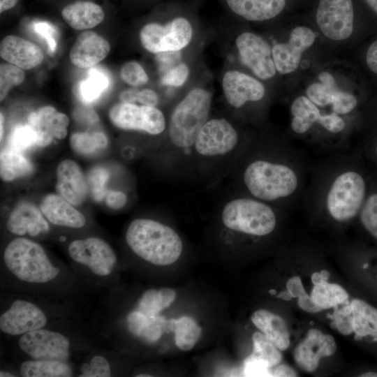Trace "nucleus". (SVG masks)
<instances>
[{
	"label": "nucleus",
	"instance_id": "f257e3e1",
	"mask_svg": "<svg viewBox=\"0 0 377 377\" xmlns=\"http://www.w3.org/2000/svg\"><path fill=\"white\" fill-rule=\"evenodd\" d=\"M324 155L323 159L311 164L301 204L336 223H349L358 216L364 202L367 183L346 151Z\"/></svg>",
	"mask_w": 377,
	"mask_h": 377
},
{
	"label": "nucleus",
	"instance_id": "f03ea898",
	"mask_svg": "<svg viewBox=\"0 0 377 377\" xmlns=\"http://www.w3.org/2000/svg\"><path fill=\"white\" fill-rule=\"evenodd\" d=\"M311 164L301 149L286 142L276 158L251 161L244 170L243 182L252 198L278 207H296L306 188Z\"/></svg>",
	"mask_w": 377,
	"mask_h": 377
},
{
	"label": "nucleus",
	"instance_id": "7ed1b4c3",
	"mask_svg": "<svg viewBox=\"0 0 377 377\" xmlns=\"http://www.w3.org/2000/svg\"><path fill=\"white\" fill-rule=\"evenodd\" d=\"M126 242L137 256L161 266L176 262L183 249L180 237L172 228L147 219H137L130 223Z\"/></svg>",
	"mask_w": 377,
	"mask_h": 377
},
{
	"label": "nucleus",
	"instance_id": "20e7f679",
	"mask_svg": "<svg viewBox=\"0 0 377 377\" xmlns=\"http://www.w3.org/2000/svg\"><path fill=\"white\" fill-rule=\"evenodd\" d=\"M3 261L13 275L29 283H48L60 272L40 245L22 237L14 239L7 245Z\"/></svg>",
	"mask_w": 377,
	"mask_h": 377
},
{
	"label": "nucleus",
	"instance_id": "39448f33",
	"mask_svg": "<svg viewBox=\"0 0 377 377\" xmlns=\"http://www.w3.org/2000/svg\"><path fill=\"white\" fill-rule=\"evenodd\" d=\"M212 93L203 88L191 90L177 105L169 124V137L175 146L188 148L207 122L212 105Z\"/></svg>",
	"mask_w": 377,
	"mask_h": 377
},
{
	"label": "nucleus",
	"instance_id": "423d86ee",
	"mask_svg": "<svg viewBox=\"0 0 377 377\" xmlns=\"http://www.w3.org/2000/svg\"><path fill=\"white\" fill-rule=\"evenodd\" d=\"M274 207L254 198H238L225 205L221 219L228 229L263 237L273 232L276 228L278 216Z\"/></svg>",
	"mask_w": 377,
	"mask_h": 377
},
{
	"label": "nucleus",
	"instance_id": "0eeeda50",
	"mask_svg": "<svg viewBox=\"0 0 377 377\" xmlns=\"http://www.w3.org/2000/svg\"><path fill=\"white\" fill-rule=\"evenodd\" d=\"M193 30L188 17L177 15L164 24H145L140 32V39L143 47L151 53L179 51L189 44Z\"/></svg>",
	"mask_w": 377,
	"mask_h": 377
},
{
	"label": "nucleus",
	"instance_id": "6e6552de",
	"mask_svg": "<svg viewBox=\"0 0 377 377\" xmlns=\"http://www.w3.org/2000/svg\"><path fill=\"white\" fill-rule=\"evenodd\" d=\"M315 20L319 30L328 39H348L354 29L353 0H318Z\"/></svg>",
	"mask_w": 377,
	"mask_h": 377
},
{
	"label": "nucleus",
	"instance_id": "1a4fd4ad",
	"mask_svg": "<svg viewBox=\"0 0 377 377\" xmlns=\"http://www.w3.org/2000/svg\"><path fill=\"white\" fill-rule=\"evenodd\" d=\"M109 117L114 125L124 130H138L158 135L165 127L163 114L152 106L121 102L111 108Z\"/></svg>",
	"mask_w": 377,
	"mask_h": 377
},
{
	"label": "nucleus",
	"instance_id": "9d476101",
	"mask_svg": "<svg viewBox=\"0 0 377 377\" xmlns=\"http://www.w3.org/2000/svg\"><path fill=\"white\" fill-rule=\"evenodd\" d=\"M68 251L73 260L100 276L111 274L117 262L113 249L98 237L74 240L70 243Z\"/></svg>",
	"mask_w": 377,
	"mask_h": 377
},
{
	"label": "nucleus",
	"instance_id": "9b49d317",
	"mask_svg": "<svg viewBox=\"0 0 377 377\" xmlns=\"http://www.w3.org/2000/svg\"><path fill=\"white\" fill-rule=\"evenodd\" d=\"M20 349L34 360L65 362L69 357L70 341L63 334L47 329H38L21 335Z\"/></svg>",
	"mask_w": 377,
	"mask_h": 377
},
{
	"label": "nucleus",
	"instance_id": "f8f14e48",
	"mask_svg": "<svg viewBox=\"0 0 377 377\" xmlns=\"http://www.w3.org/2000/svg\"><path fill=\"white\" fill-rule=\"evenodd\" d=\"M241 61L262 80L273 77L276 72L272 47L261 36L243 32L235 40Z\"/></svg>",
	"mask_w": 377,
	"mask_h": 377
},
{
	"label": "nucleus",
	"instance_id": "ddd939ff",
	"mask_svg": "<svg viewBox=\"0 0 377 377\" xmlns=\"http://www.w3.org/2000/svg\"><path fill=\"white\" fill-rule=\"evenodd\" d=\"M239 134L226 119L207 120L194 142L196 151L205 156H216L231 152L238 145Z\"/></svg>",
	"mask_w": 377,
	"mask_h": 377
},
{
	"label": "nucleus",
	"instance_id": "4468645a",
	"mask_svg": "<svg viewBox=\"0 0 377 377\" xmlns=\"http://www.w3.org/2000/svg\"><path fill=\"white\" fill-rule=\"evenodd\" d=\"M316 34L307 26L294 27L287 43H278L272 47L273 60L277 72L288 75L299 67L302 55L314 43Z\"/></svg>",
	"mask_w": 377,
	"mask_h": 377
},
{
	"label": "nucleus",
	"instance_id": "2eb2a0df",
	"mask_svg": "<svg viewBox=\"0 0 377 377\" xmlns=\"http://www.w3.org/2000/svg\"><path fill=\"white\" fill-rule=\"evenodd\" d=\"M47 319L45 313L32 302L17 300L0 316V330L6 334L22 335L43 328Z\"/></svg>",
	"mask_w": 377,
	"mask_h": 377
},
{
	"label": "nucleus",
	"instance_id": "dca6fc26",
	"mask_svg": "<svg viewBox=\"0 0 377 377\" xmlns=\"http://www.w3.org/2000/svg\"><path fill=\"white\" fill-rule=\"evenodd\" d=\"M222 88L228 103L239 108L249 102H258L265 95L262 82L238 71H227L222 79Z\"/></svg>",
	"mask_w": 377,
	"mask_h": 377
},
{
	"label": "nucleus",
	"instance_id": "f3484780",
	"mask_svg": "<svg viewBox=\"0 0 377 377\" xmlns=\"http://www.w3.org/2000/svg\"><path fill=\"white\" fill-rule=\"evenodd\" d=\"M28 124L36 134L37 145L46 147L54 139H63L67 135L69 119L54 107L46 105L29 114Z\"/></svg>",
	"mask_w": 377,
	"mask_h": 377
},
{
	"label": "nucleus",
	"instance_id": "a211bd4d",
	"mask_svg": "<svg viewBox=\"0 0 377 377\" xmlns=\"http://www.w3.org/2000/svg\"><path fill=\"white\" fill-rule=\"evenodd\" d=\"M334 339L330 334H324L320 330L311 329L306 339L295 350V360L302 369L314 371L320 359L332 355L336 351Z\"/></svg>",
	"mask_w": 377,
	"mask_h": 377
},
{
	"label": "nucleus",
	"instance_id": "6ab92c4d",
	"mask_svg": "<svg viewBox=\"0 0 377 377\" xmlns=\"http://www.w3.org/2000/svg\"><path fill=\"white\" fill-rule=\"evenodd\" d=\"M109 42L91 31L82 32L77 38L69 54L71 63L79 68H90L98 64L109 54Z\"/></svg>",
	"mask_w": 377,
	"mask_h": 377
},
{
	"label": "nucleus",
	"instance_id": "aec40b11",
	"mask_svg": "<svg viewBox=\"0 0 377 377\" xmlns=\"http://www.w3.org/2000/svg\"><path fill=\"white\" fill-rule=\"evenodd\" d=\"M58 194L73 205H79L84 200L88 186L80 166L72 160L61 161L57 168Z\"/></svg>",
	"mask_w": 377,
	"mask_h": 377
},
{
	"label": "nucleus",
	"instance_id": "412c9836",
	"mask_svg": "<svg viewBox=\"0 0 377 377\" xmlns=\"http://www.w3.org/2000/svg\"><path fill=\"white\" fill-rule=\"evenodd\" d=\"M0 55L8 63L24 70L36 67L44 57L43 51L36 44L14 35L7 36L1 40Z\"/></svg>",
	"mask_w": 377,
	"mask_h": 377
},
{
	"label": "nucleus",
	"instance_id": "4be33fe9",
	"mask_svg": "<svg viewBox=\"0 0 377 377\" xmlns=\"http://www.w3.org/2000/svg\"><path fill=\"white\" fill-rule=\"evenodd\" d=\"M230 10L251 22H263L280 15L286 8L288 0H224Z\"/></svg>",
	"mask_w": 377,
	"mask_h": 377
},
{
	"label": "nucleus",
	"instance_id": "5701e85b",
	"mask_svg": "<svg viewBox=\"0 0 377 377\" xmlns=\"http://www.w3.org/2000/svg\"><path fill=\"white\" fill-rule=\"evenodd\" d=\"M7 229L13 234L37 236L46 232L49 226L40 212L27 202L18 204L10 214L6 223Z\"/></svg>",
	"mask_w": 377,
	"mask_h": 377
},
{
	"label": "nucleus",
	"instance_id": "b1692460",
	"mask_svg": "<svg viewBox=\"0 0 377 377\" xmlns=\"http://www.w3.org/2000/svg\"><path fill=\"white\" fill-rule=\"evenodd\" d=\"M59 195H46L40 204V210L46 219L56 226L81 228L86 223L82 214Z\"/></svg>",
	"mask_w": 377,
	"mask_h": 377
},
{
	"label": "nucleus",
	"instance_id": "393cba45",
	"mask_svg": "<svg viewBox=\"0 0 377 377\" xmlns=\"http://www.w3.org/2000/svg\"><path fill=\"white\" fill-rule=\"evenodd\" d=\"M354 339L377 343V307L360 298L350 302Z\"/></svg>",
	"mask_w": 377,
	"mask_h": 377
},
{
	"label": "nucleus",
	"instance_id": "a878e982",
	"mask_svg": "<svg viewBox=\"0 0 377 377\" xmlns=\"http://www.w3.org/2000/svg\"><path fill=\"white\" fill-rule=\"evenodd\" d=\"M61 16L73 29L87 30L101 23L105 13L98 4L89 1H77L64 7Z\"/></svg>",
	"mask_w": 377,
	"mask_h": 377
},
{
	"label": "nucleus",
	"instance_id": "bb28decb",
	"mask_svg": "<svg viewBox=\"0 0 377 377\" xmlns=\"http://www.w3.org/2000/svg\"><path fill=\"white\" fill-rule=\"evenodd\" d=\"M251 320L254 325L280 350H286L290 345V334L284 320L269 311H255Z\"/></svg>",
	"mask_w": 377,
	"mask_h": 377
},
{
	"label": "nucleus",
	"instance_id": "cd10ccee",
	"mask_svg": "<svg viewBox=\"0 0 377 377\" xmlns=\"http://www.w3.org/2000/svg\"><path fill=\"white\" fill-rule=\"evenodd\" d=\"M20 372L23 377H68L73 370L64 361L31 360L22 363Z\"/></svg>",
	"mask_w": 377,
	"mask_h": 377
},
{
	"label": "nucleus",
	"instance_id": "c85d7f7f",
	"mask_svg": "<svg viewBox=\"0 0 377 377\" xmlns=\"http://www.w3.org/2000/svg\"><path fill=\"white\" fill-rule=\"evenodd\" d=\"M175 332V342L182 350L188 351L193 348L201 334V328L198 323L188 316L166 321V332Z\"/></svg>",
	"mask_w": 377,
	"mask_h": 377
},
{
	"label": "nucleus",
	"instance_id": "c756f323",
	"mask_svg": "<svg viewBox=\"0 0 377 377\" xmlns=\"http://www.w3.org/2000/svg\"><path fill=\"white\" fill-rule=\"evenodd\" d=\"M33 170L31 163L21 154L10 149L1 150L0 175L2 180L12 181L29 175Z\"/></svg>",
	"mask_w": 377,
	"mask_h": 377
},
{
	"label": "nucleus",
	"instance_id": "7c9ffc66",
	"mask_svg": "<svg viewBox=\"0 0 377 377\" xmlns=\"http://www.w3.org/2000/svg\"><path fill=\"white\" fill-rule=\"evenodd\" d=\"M176 297V293L169 288L148 290L144 293L138 304V311L149 318L154 317L169 307Z\"/></svg>",
	"mask_w": 377,
	"mask_h": 377
},
{
	"label": "nucleus",
	"instance_id": "2f4dec72",
	"mask_svg": "<svg viewBox=\"0 0 377 377\" xmlns=\"http://www.w3.org/2000/svg\"><path fill=\"white\" fill-rule=\"evenodd\" d=\"M311 297L323 309L337 307L348 302L349 295L344 288L336 283L322 281L314 285Z\"/></svg>",
	"mask_w": 377,
	"mask_h": 377
},
{
	"label": "nucleus",
	"instance_id": "473e14b6",
	"mask_svg": "<svg viewBox=\"0 0 377 377\" xmlns=\"http://www.w3.org/2000/svg\"><path fill=\"white\" fill-rule=\"evenodd\" d=\"M109 84V76L103 70L91 68L87 77L80 83V98L86 103H91L100 97L108 88Z\"/></svg>",
	"mask_w": 377,
	"mask_h": 377
},
{
	"label": "nucleus",
	"instance_id": "72a5a7b5",
	"mask_svg": "<svg viewBox=\"0 0 377 377\" xmlns=\"http://www.w3.org/2000/svg\"><path fill=\"white\" fill-rule=\"evenodd\" d=\"M252 340L253 347L250 357L263 362L271 369L280 363L282 355L279 349L263 333L254 332Z\"/></svg>",
	"mask_w": 377,
	"mask_h": 377
},
{
	"label": "nucleus",
	"instance_id": "f704fd0d",
	"mask_svg": "<svg viewBox=\"0 0 377 377\" xmlns=\"http://www.w3.org/2000/svg\"><path fill=\"white\" fill-rule=\"evenodd\" d=\"M70 143L71 147L77 153L82 155H90L105 148L108 140L103 132L94 133L77 132L71 135Z\"/></svg>",
	"mask_w": 377,
	"mask_h": 377
},
{
	"label": "nucleus",
	"instance_id": "c9c22d12",
	"mask_svg": "<svg viewBox=\"0 0 377 377\" xmlns=\"http://www.w3.org/2000/svg\"><path fill=\"white\" fill-rule=\"evenodd\" d=\"M37 145V136L29 125H17L10 133L7 142V148L22 152Z\"/></svg>",
	"mask_w": 377,
	"mask_h": 377
},
{
	"label": "nucleus",
	"instance_id": "e433bc0d",
	"mask_svg": "<svg viewBox=\"0 0 377 377\" xmlns=\"http://www.w3.org/2000/svg\"><path fill=\"white\" fill-rule=\"evenodd\" d=\"M358 217L363 228L377 240V193L367 195Z\"/></svg>",
	"mask_w": 377,
	"mask_h": 377
},
{
	"label": "nucleus",
	"instance_id": "4c0bfd02",
	"mask_svg": "<svg viewBox=\"0 0 377 377\" xmlns=\"http://www.w3.org/2000/svg\"><path fill=\"white\" fill-rule=\"evenodd\" d=\"M25 74L22 68L11 64L0 66V100L3 101L9 91L24 82Z\"/></svg>",
	"mask_w": 377,
	"mask_h": 377
},
{
	"label": "nucleus",
	"instance_id": "58836bf2",
	"mask_svg": "<svg viewBox=\"0 0 377 377\" xmlns=\"http://www.w3.org/2000/svg\"><path fill=\"white\" fill-rule=\"evenodd\" d=\"M109 178V172L103 167L97 166L90 170L87 175V182L94 200L100 202L105 198Z\"/></svg>",
	"mask_w": 377,
	"mask_h": 377
},
{
	"label": "nucleus",
	"instance_id": "ea45409f",
	"mask_svg": "<svg viewBox=\"0 0 377 377\" xmlns=\"http://www.w3.org/2000/svg\"><path fill=\"white\" fill-rule=\"evenodd\" d=\"M120 77L124 82L133 87L145 84L149 80L145 69L138 62L134 61H128L122 66Z\"/></svg>",
	"mask_w": 377,
	"mask_h": 377
},
{
	"label": "nucleus",
	"instance_id": "a19ab883",
	"mask_svg": "<svg viewBox=\"0 0 377 377\" xmlns=\"http://www.w3.org/2000/svg\"><path fill=\"white\" fill-rule=\"evenodd\" d=\"M111 376L108 361L103 356L93 357L89 363L81 367V377H108Z\"/></svg>",
	"mask_w": 377,
	"mask_h": 377
},
{
	"label": "nucleus",
	"instance_id": "79ce46f5",
	"mask_svg": "<svg viewBox=\"0 0 377 377\" xmlns=\"http://www.w3.org/2000/svg\"><path fill=\"white\" fill-rule=\"evenodd\" d=\"M189 75V68L185 64H180L168 70L161 77L164 85L178 87L183 85Z\"/></svg>",
	"mask_w": 377,
	"mask_h": 377
},
{
	"label": "nucleus",
	"instance_id": "37998d69",
	"mask_svg": "<svg viewBox=\"0 0 377 377\" xmlns=\"http://www.w3.org/2000/svg\"><path fill=\"white\" fill-rule=\"evenodd\" d=\"M166 321L165 318L159 314L149 318V323L143 330L140 337L149 342L158 341L163 332H166Z\"/></svg>",
	"mask_w": 377,
	"mask_h": 377
},
{
	"label": "nucleus",
	"instance_id": "c03bdc74",
	"mask_svg": "<svg viewBox=\"0 0 377 377\" xmlns=\"http://www.w3.org/2000/svg\"><path fill=\"white\" fill-rule=\"evenodd\" d=\"M334 327L343 334L348 335L353 333L352 327V312L349 302L346 306L334 312L332 316Z\"/></svg>",
	"mask_w": 377,
	"mask_h": 377
},
{
	"label": "nucleus",
	"instance_id": "a18cd8bd",
	"mask_svg": "<svg viewBox=\"0 0 377 377\" xmlns=\"http://www.w3.org/2000/svg\"><path fill=\"white\" fill-rule=\"evenodd\" d=\"M270 369L263 362L249 356L244 362V374L246 376H272Z\"/></svg>",
	"mask_w": 377,
	"mask_h": 377
},
{
	"label": "nucleus",
	"instance_id": "49530a36",
	"mask_svg": "<svg viewBox=\"0 0 377 377\" xmlns=\"http://www.w3.org/2000/svg\"><path fill=\"white\" fill-rule=\"evenodd\" d=\"M128 328L135 336L141 337L149 323V318L139 311H133L127 317Z\"/></svg>",
	"mask_w": 377,
	"mask_h": 377
},
{
	"label": "nucleus",
	"instance_id": "de8ad7c7",
	"mask_svg": "<svg viewBox=\"0 0 377 377\" xmlns=\"http://www.w3.org/2000/svg\"><path fill=\"white\" fill-rule=\"evenodd\" d=\"M34 29L37 33L41 35L43 38L47 41L49 50L51 52H53L57 46L54 34L56 31L54 27L47 22H38L34 25Z\"/></svg>",
	"mask_w": 377,
	"mask_h": 377
},
{
	"label": "nucleus",
	"instance_id": "09e8293b",
	"mask_svg": "<svg viewBox=\"0 0 377 377\" xmlns=\"http://www.w3.org/2000/svg\"><path fill=\"white\" fill-rule=\"evenodd\" d=\"M106 205L111 209H119L127 200L126 195L121 191L108 190L105 196Z\"/></svg>",
	"mask_w": 377,
	"mask_h": 377
},
{
	"label": "nucleus",
	"instance_id": "8fccbe9b",
	"mask_svg": "<svg viewBox=\"0 0 377 377\" xmlns=\"http://www.w3.org/2000/svg\"><path fill=\"white\" fill-rule=\"evenodd\" d=\"M136 102L144 105L155 107L158 102V97L154 91L145 89L141 91H138Z\"/></svg>",
	"mask_w": 377,
	"mask_h": 377
},
{
	"label": "nucleus",
	"instance_id": "3c124183",
	"mask_svg": "<svg viewBox=\"0 0 377 377\" xmlns=\"http://www.w3.org/2000/svg\"><path fill=\"white\" fill-rule=\"evenodd\" d=\"M286 288L292 297H300L306 293L299 276L290 278L286 283Z\"/></svg>",
	"mask_w": 377,
	"mask_h": 377
},
{
	"label": "nucleus",
	"instance_id": "603ef678",
	"mask_svg": "<svg viewBox=\"0 0 377 377\" xmlns=\"http://www.w3.org/2000/svg\"><path fill=\"white\" fill-rule=\"evenodd\" d=\"M298 305L302 310L309 313H316L323 310L321 307L313 301L311 297L309 296L307 293L298 297Z\"/></svg>",
	"mask_w": 377,
	"mask_h": 377
},
{
	"label": "nucleus",
	"instance_id": "864d4df0",
	"mask_svg": "<svg viewBox=\"0 0 377 377\" xmlns=\"http://www.w3.org/2000/svg\"><path fill=\"white\" fill-rule=\"evenodd\" d=\"M366 62L368 68L377 74V40L369 47L366 54Z\"/></svg>",
	"mask_w": 377,
	"mask_h": 377
},
{
	"label": "nucleus",
	"instance_id": "5fc2aeb1",
	"mask_svg": "<svg viewBox=\"0 0 377 377\" xmlns=\"http://www.w3.org/2000/svg\"><path fill=\"white\" fill-rule=\"evenodd\" d=\"M272 376H288L294 377L297 376V374L295 370L286 364H281L276 367L272 372Z\"/></svg>",
	"mask_w": 377,
	"mask_h": 377
},
{
	"label": "nucleus",
	"instance_id": "6e6d98bb",
	"mask_svg": "<svg viewBox=\"0 0 377 377\" xmlns=\"http://www.w3.org/2000/svg\"><path fill=\"white\" fill-rule=\"evenodd\" d=\"M138 90L134 89H128L123 91L119 98L121 103H136V95Z\"/></svg>",
	"mask_w": 377,
	"mask_h": 377
},
{
	"label": "nucleus",
	"instance_id": "4d7b16f0",
	"mask_svg": "<svg viewBox=\"0 0 377 377\" xmlns=\"http://www.w3.org/2000/svg\"><path fill=\"white\" fill-rule=\"evenodd\" d=\"M330 276V272L327 270L323 269L320 272H314L312 274L311 281L313 285L318 284L322 281H327Z\"/></svg>",
	"mask_w": 377,
	"mask_h": 377
},
{
	"label": "nucleus",
	"instance_id": "13d9d810",
	"mask_svg": "<svg viewBox=\"0 0 377 377\" xmlns=\"http://www.w3.org/2000/svg\"><path fill=\"white\" fill-rule=\"evenodd\" d=\"M18 0H0V12L3 13L13 8Z\"/></svg>",
	"mask_w": 377,
	"mask_h": 377
},
{
	"label": "nucleus",
	"instance_id": "bf43d9fd",
	"mask_svg": "<svg viewBox=\"0 0 377 377\" xmlns=\"http://www.w3.org/2000/svg\"><path fill=\"white\" fill-rule=\"evenodd\" d=\"M370 8L377 14V0H364Z\"/></svg>",
	"mask_w": 377,
	"mask_h": 377
},
{
	"label": "nucleus",
	"instance_id": "052dcab7",
	"mask_svg": "<svg viewBox=\"0 0 377 377\" xmlns=\"http://www.w3.org/2000/svg\"><path fill=\"white\" fill-rule=\"evenodd\" d=\"M277 297L284 300H290L292 298L291 295L287 290L281 292Z\"/></svg>",
	"mask_w": 377,
	"mask_h": 377
},
{
	"label": "nucleus",
	"instance_id": "680f3d73",
	"mask_svg": "<svg viewBox=\"0 0 377 377\" xmlns=\"http://www.w3.org/2000/svg\"><path fill=\"white\" fill-rule=\"evenodd\" d=\"M361 377H377V372L376 371H367L362 373L360 375Z\"/></svg>",
	"mask_w": 377,
	"mask_h": 377
},
{
	"label": "nucleus",
	"instance_id": "e2e57ef3",
	"mask_svg": "<svg viewBox=\"0 0 377 377\" xmlns=\"http://www.w3.org/2000/svg\"><path fill=\"white\" fill-rule=\"evenodd\" d=\"M1 120H0V124H1V131H0V135H1V140H2V138H3V115L2 113H1Z\"/></svg>",
	"mask_w": 377,
	"mask_h": 377
},
{
	"label": "nucleus",
	"instance_id": "0e129e2a",
	"mask_svg": "<svg viewBox=\"0 0 377 377\" xmlns=\"http://www.w3.org/2000/svg\"><path fill=\"white\" fill-rule=\"evenodd\" d=\"M0 376L1 377H13L14 375L10 374V372L8 371H3V370H1L0 371Z\"/></svg>",
	"mask_w": 377,
	"mask_h": 377
},
{
	"label": "nucleus",
	"instance_id": "69168bd1",
	"mask_svg": "<svg viewBox=\"0 0 377 377\" xmlns=\"http://www.w3.org/2000/svg\"><path fill=\"white\" fill-rule=\"evenodd\" d=\"M137 376H138V377H150L151 376L149 375V374H140V375H137Z\"/></svg>",
	"mask_w": 377,
	"mask_h": 377
},
{
	"label": "nucleus",
	"instance_id": "338daca9",
	"mask_svg": "<svg viewBox=\"0 0 377 377\" xmlns=\"http://www.w3.org/2000/svg\"><path fill=\"white\" fill-rule=\"evenodd\" d=\"M269 293L271 295H275L276 294V290H269Z\"/></svg>",
	"mask_w": 377,
	"mask_h": 377
},
{
	"label": "nucleus",
	"instance_id": "774afa93",
	"mask_svg": "<svg viewBox=\"0 0 377 377\" xmlns=\"http://www.w3.org/2000/svg\"><path fill=\"white\" fill-rule=\"evenodd\" d=\"M375 153H376V155L377 156V144H376V147H375Z\"/></svg>",
	"mask_w": 377,
	"mask_h": 377
}]
</instances>
